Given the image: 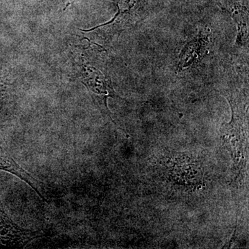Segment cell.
I'll return each mask as SVG.
<instances>
[{
  "mask_svg": "<svg viewBox=\"0 0 249 249\" xmlns=\"http://www.w3.org/2000/svg\"><path fill=\"white\" fill-rule=\"evenodd\" d=\"M204 44L205 41L202 40L201 36L190 42L186 48L185 47L184 50L183 51V56L185 57H182L181 62H179L180 63L183 64V67L188 66L198 58L199 54L201 53V51H204L203 45Z\"/></svg>",
  "mask_w": 249,
  "mask_h": 249,
  "instance_id": "cell-7",
  "label": "cell"
},
{
  "mask_svg": "<svg viewBox=\"0 0 249 249\" xmlns=\"http://www.w3.org/2000/svg\"><path fill=\"white\" fill-rule=\"evenodd\" d=\"M231 107L232 118L229 124L220 129L221 139L231 156L233 170L237 177L242 175L247 163V116L245 107L232 95L225 96Z\"/></svg>",
  "mask_w": 249,
  "mask_h": 249,
  "instance_id": "cell-1",
  "label": "cell"
},
{
  "mask_svg": "<svg viewBox=\"0 0 249 249\" xmlns=\"http://www.w3.org/2000/svg\"><path fill=\"white\" fill-rule=\"evenodd\" d=\"M150 0H117L119 11L110 22L101 27H107L111 34L120 33L142 19Z\"/></svg>",
  "mask_w": 249,
  "mask_h": 249,
  "instance_id": "cell-3",
  "label": "cell"
},
{
  "mask_svg": "<svg viewBox=\"0 0 249 249\" xmlns=\"http://www.w3.org/2000/svg\"><path fill=\"white\" fill-rule=\"evenodd\" d=\"M0 170L8 172L12 175H16L23 181L27 183L38 195L42 200L48 204L47 199L44 197L40 191L41 185L42 184V182L31 176V174L26 171L24 168L18 164L17 162L15 161L11 156L8 155L6 152L3 151L1 148H0Z\"/></svg>",
  "mask_w": 249,
  "mask_h": 249,
  "instance_id": "cell-6",
  "label": "cell"
},
{
  "mask_svg": "<svg viewBox=\"0 0 249 249\" xmlns=\"http://www.w3.org/2000/svg\"><path fill=\"white\" fill-rule=\"evenodd\" d=\"M83 83L92 93V98L96 106L105 115L116 124L111 118V112L107 106L109 98H121L113 88L111 80L107 79L102 72L97 69L88 65L83 66Z\"/></svg>",
  "mask_w": 249,
  "mask_h": 249,
  "instance_id": "cell-2",
  "label": "cell"
},
{
  "mask_svg": "<svg viewBox=\"0 0 249 249\" xmlns=\"http://www.w3.org/2000/svg\"><path fill=\"white\" fill-rule=\"evenodd\" d=\"M41 235L40 231H33L18 226L0 204V248L24 247Z\"/></svg>",
  "mask_w": 249,
  "mask_h": 249,
  "instance_id": "cell-4",
  "label": "cell"
},
{
  "mask_svg": "<svg viewBox=\"0 0 249 249\" xmlns=\"http://www.w3.org/2000/svg\"><path fill=\"white\" fill-rule=\"evenodd\" d=\"M221 5L231 13L237 24L238 35L236 44L242 45L248 40V6L242 0H221Z\"/></svg>",
  "mask_w": 249,
  "mask_h": 249,
  "instance_id": "cell-5",
  "label": "cell"
}]
</instances>
